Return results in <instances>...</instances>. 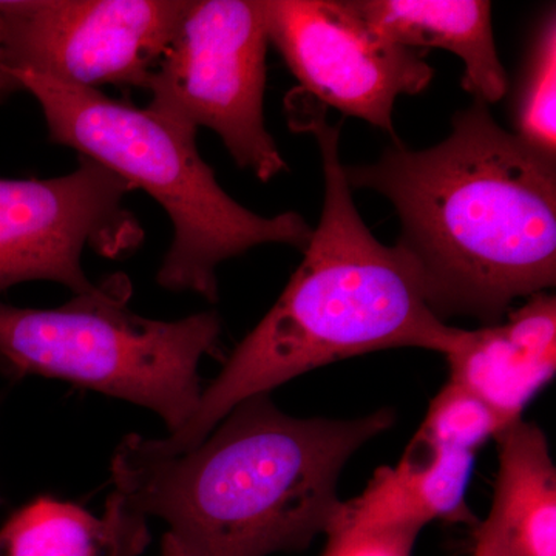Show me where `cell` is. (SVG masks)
Instances as JSON below:
<instances>
[{"mask_svg": "<svg viewBox=\"0 0 556 556\" xmlns=\"http://www.w3.org/2000/svg\"><path fill=\"white\" fill-rule=\"evenodd\" d=\"M288 109L292 129L308 131L320 150V222L287 288L204 388L188 424L153 439L161 452H189L241 402L311 369L393 348L447 356L463 332L430 309L407 252L380 243L365 225L343 174L340 127L329 126L327 108Z\"/></svg>", "mask_w": 556, "mask_h": 556, "instance_id": "3", "label": "cell"}, {"mask_svg": "<svg viewBox=\"0 0 556 556\" xmlns=\"http://www.w3.org/2000/svg\"><path fill=\"white\" fill-rule=\"evenodd\" d=\"M492 507L471 556H556V467L546 434L525 417L496 434Z\"/></svg>", "mask_w": 556, "mask_h": 556, "instance_id": "11", "label": "cell"}, {"mask_svg": "<svg viewBox=\"0 0 556 556\" xmlns=\"http://www.w3.org/2000/svg\"><path fill=\"white\" fill-rule=\"evenodd\" d=\"M393 424L388 408L303 419L258 394L189 452H161L137 433L124 438L110 467L113 492L169 527L181 556L302 552L338 514L348 460Z\"/></svg>", "mask_w": 556, "mask_h": 556, "instance_id": "2", "label": "cell"}, {"mask_svg": "<svg viewBox=\"0 0 556 556\" xmlns=\"http://www.w3.org/2000/svg\"><path fill=\"white\" fill-rule=\"evenodd\" d=\"M20 90H22L20 83H17V80L14 79L7 70H3L2 65H0V102L5 100L9 94Z\"/></svg>", "mask_w": 556, "mask_h": 556, "instance_id": "18", "label": "cell"}, {"mask_svg": "<svg viewBox=\"0 0 556 556\" xmlns=\"http://www.w3.org/2000/svg\"><path fill=\"white\" fill-rule=\"evenodd\" d=\"M422 529L416 522L356 525L332 519L320 556H413Z\"/></svg>", "mask_w": 556, "mask_h": 556, "instance_id": "17", "label": "cell"}, {"mask_svg": "<svg viewBox=\"0 0 556 556\" xmlns=\"http://www.w3.org/2000/svg\"><path fill=\"white\" fill-rule=\"evenodd\" d=\"M351 190H375L401 219L430 309L445 321L500 324L517 300L556 283V161L497 126L475 100L426 150L399 142L376 163L343 166Z\"/></svg>", "mask_w": 556, "mask_h": 556, "instance_id": "1", "label": "cell"}, {"mask_svg": "<svg viewBox=\"0 0 556 556\" xmlns=\"http://www.w3.org/2000/svg\"><path fill=\"white\" fill-rule=\"evenodd\" d=\"M11 76L39 102L51 142L115 172L166 211L174 240L156 274L161 288L217 302V269L226 260L262 244L308 248L314 229L298 212L263 217L229 197L193 131L100 90L30 73Z\"/></svg>", "mask_w": 556, "mask_h": 556, "instance_id": "4", "label": "cell"}, {"mask_svg": "<svg viewBox=\"0 0 556 556\" xmlns=\"http://www.w3.org/2000/svg\"><path fill=\"white\" fill-rule=\"evenodd\" d=\"M268 47L260 0H189L148 86L150 112L215 131L237 166L265 182L288 170L265 123Z\"/></svg>", "mask_w": 556, "mask_h": 556, "instance_id": "6", "label": "cell"}, {"mask_svg": "<svg viewBox=\"0 0 556 556\" xmlns=\"http://www.w3.org/2000/svg\"><path fill=\"white\" fill-rule=\"evenodd\" d=\"M161 556H181L177 544L170 536L164 535L163 546H161Z\"/></svg>", "mask_w": 556, "mask_h": 556, "instance_id": "19", "label": "cell"}, {"mask_svg": "<svg viewBox=\"0 0 556 556\" xmlns=\"http://www.w3.org/2000/svg\"><path fill=\"white\" fill-rule=\"evenodd\" d=\"M477 453L441 444L417 430L396 467L376 471L367 489L342 501L336 519L356 525L431 521L475 527L467 486Z\"/></svg>", "mask_w": 556, "mask_h": 556, "instance_id": "12", "label": "cell"}, {"mask_svg": "<svg viewBox=\"0 0 556 556\" xmlns=\"http://www.w3.org/2000/svg\"><path fill=\"white\" fill-rule=\"evenodd\" d=\"M556 20L548 11L538 25L517 100H515V135L525 144L556 161Z\"/></svg>", "mask_w": 556, "mask_h": 556, "instance_id": "15", "label": "cell"}, {"mask_svg": "<svg viewBox=\"0 0 556 556\" xmlns=\"http://www.w3.org/2000/svg\"><path fill=\"white\" fill-rule=\"evenodd\" d=\"M148 544V518L116 492L102 517L40 496L0 527V556H139Z\"/></svg>", "mask_w": 556, "mask_h": 556, "instance_id": "14", "label": "cell"}, {"mask_svg": "<svg viewBox=\"0 0 556 556\" xmlns=\"http://www.w3.org/2000/svg\"><path fill=\"white\" fill-rule=\"evenodd\" d=\"M0 371L5 372V375H9V365H7V362L3 361L2 357H0Z\"/></svg>", "mask_w": 556, "mask_h": 556, "instance_id": "20", "label": "cell"}, {"mask_svg": "<svg viewBox=\"0 0 556 556\" xmlns=\"http://www.w3.org/2000/svg\"><path fill=\"white\" fill-rule=\"evenodd\" d=\"M260 5L269 43L302 90L324 108L387 131L399 144L397 98L422 93L434 76L422 51L380 36L351 0H260Z\"/></svg>", "mask_w": 556, "mask_h": 556, "instance_id": "9", "label": "cell"}, {"mask_svg": "<svg viewBox=\"0 0 556 556\" xmlns=\"http://www.w3.org/2000/svg\"><path fill=\"white\" fill-rule=\"evenodd\" d=\"M56 178H0V292L24 281H54L73 295L97 288L83 268L87 248L105 258L134 254L144 229L124 204L131 185L79 156Z\"/></svg>", "mask_w": 556, "mask_h": 556, "instance_id": "8", "label": "cell"}, {"mask_svg": "<svg viewBox=\"0 0 556 556\" xmlns=\"http://www.w3.org/2000/svg\"><path fill=\"white\" fill-rule=\"evenodd\" d=\"M129 277L115 274L54 309L0 302V357L10 376L67 380L152 409L177 433L199 407L201 358L217 350L214 311L175 321L129 309Z\"/></svg>", "mask_w": 556, "mask_h": 556, "instance_id": "5", "label": "cell"}, {"mask_svg": "<svg viewBox=\"0 0 556 556\" xmlns=\"http://www.w3.org/2000/svg\"><path fill=\"white\" fill-rule=\"evenodd\" d=\"M372 30L412 50L452 51L464 62L463 89L495 104L506 97V68L497 56L492 3L485 0H354Z\"/></svg>", "mask_w": 556, "mask_h": 556, "instance_id": "13", "label": "cell"}, {"mask_svg": "<svg viewBox=\"0 0 556 556\" xmlns=\"http://www.w3.org/2000/svg\"><path fill=\"white\" fill-rule=\"evenodd\" d=\"M448 380L467 388L507 424L554 379L556 299L541 292L526 299L500 324L468 331L447 354Z\"/></svg>", "mask_w": 556, "mask_h": 556, "instance_id": "10", "label": "cell"}, {"mask_svg": "<svg viewBox=\"0 0 556 556\" xmlns=\"http://www.w3.org/2000/svg\"><path fill=\"white\" fill-rule=\"evenodd\" d=\"M188 0H0V65L83 89L141 87Z\"/></svg>", "mask_w": 556, "mask_h": 556, "instance_id": "7", "label": "cell"}, {"mask_svg": "<svg viewBox=\"0 0 556 556\" xmlns=\"http://www.w3.org/2000/svg\"><path fill=\"white\" fill-rule=\"evenodd\" d=\"M507 426L477 394L448 380L431 401L419 430L441 444L477 453Z\"/></svg>", "mask_w": 556, "mask_h": 556, "instance_id": "16", "label": "cell"}]
</instances>
